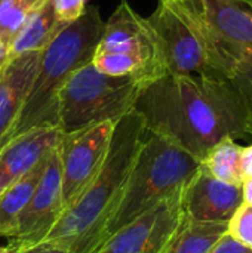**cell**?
<instances>
[{
    "mask_svg": "<svg viewBox=\"0 0 252 253\" xmlns=\"http://www.w3.org/2000/svg\"><path fill=\"white\" fill-rule=\"evenodd\" d=\"M7 61H9V49L0 42V70L6 65Z\"/></svg>",
    "mask_w": 252,
    "mask_h": 253,
    "instance_id": "28",
    "label": "cell"
},
{
    "mask_svg": "<svg viewBox=\"0 0 252 253\" xmlns=\"http://www.w3.org/2000/svg\"><path fill=\"white\" fill-rule=\"evenodd\" d=\"M95 53H125L141 59L154 80L166 76L160 58L156 34L147 18L132 10L122 0L110 19L104 24V33Z\"/></svg>",
    "mask_w": 252,
    "mask_h": 253,
    "instance_id": "10",
    "label": "cell"
},
{
    "mask_svg": "<svg viewBox=\"0 0 252 253\" xmlns=\"http://www.w3.org/2000/svg\"><path fill=\"white\" fill-rule=\"evenodd\" d=\"M114 126L116 122L110 120L71 133H62L59 162L61 193L65 211L82 197L102 169L110 151Z\"/></svg>",
    "mask_w": 252,
    "mask_h": 253,
    "instance_id": "8",
    "label": "cell"
},
{
    "mask_svg": "<svg viewBox=\"0 0 252 253\" xmlns=\"http://www.w3.org/2000/svg\"><path fill=\"white\" fill-rule=\"evenodd\" d=\"M64 211L58 144V147L50 153L45 173L19 218L15 237L12 239L13 245L18 249H24L45 242L62 216Z\"/></svg>",
    "mask_w": 252,
    "mask_h": 253,
    "instance_id": "11",
    "label": "cell"
},
{
    "mask_svg": "<svg viewBox=\"0 0 252 253\" xmlns=\"http://www.w3.org/2000/svg\"><path fill=\"white\" fill-rule=\"evenodd\" d=\"M227 233V222H199L184 216L165 253H209Z\"/></svg>",
    "mask_w": 252,
    "mask_h": 253,
    "instance_id": "17",
    "label": "cell"
},
{
    "mask_svg": "<svg viewBox=\"0 0 252 253\" xmlns=\"http://www.w3.org/2000/svg\"><path fill=\"white\" fill-rule=\"evenodd\" d=\"M241 169H242L244 179L252 178V144H250L248 147H242Z\"/></svg>",
    "mask_w": 252,
    "mask_h": 253,
    "instance_id": "26",
    "label": "cell"
},
{
    "mask_svg": "<svg viewBox=\"0 0 252 253\" xmlns=\"http://www.w3.org/2000/svg\"><path fill=\"white\" fill-rule=\"evenodd\" d=\"M147 21L156 34L166 74L224 76L221 62L211 44L175 3L160 1Z\"/></svg>",
    "mask_w": 252,
    "mask_h": 253,
    "instance_id": "6",
    "label": "cell"
},
{
    "mask_svg": "<svg viewBox=\"0 0 252 253\" xmlns=\"http://www.w3.org/2000/svg\"><path fill=\"white\" fill-rule=\"evenodd\" d=\"M227 234L252 251V206L242 203L227 222Z\"/></svg>",
    "mask_w": 252,
    "mask_h": 253,
    "instance_id": "22",
    "label": "cell"
},
{
    "mask_svg": "<svg viewBox=\"0 0 252 253\" xmlns=\"http://www.w3.org/2000/svg\"><path fill=\"white\" fill-rule=\"evenodd\" d=\"M19 249L15 246V245H10V246H0V253H18Z\"/></svg>",
    "mask_w": 252,
    "mask_h": 253,
    "instance_id": "29",
    "label": "cell"
},
{
    "mask_svg": "<svg viewBox=\"0 0 252 253\" xmlns=\"http://www.w3.org/2000/svg\"><path fill=\"white\" fill-rule=\"evenodd\" d=\"M181 203L187 219L199 222H229L244 203L242 187L223 182L201 166L186 185Z\"/></svg>",
    "mask_w": 252,
    "mask_h": 253,
    "instance_id": "12",
    "label": "cell"
},
{
    "mask_svg": "<svg viewBox=\"0 0 252 253\" xmlns=\"http://www.w3.org/2000/svg\"><path fill=\"white\" fill-rule=\"evenodd\" d=\"M199 168L201 162L193 156L146 130L120 205L108 225L107 240L144 212L183 193Z\"/></svg>",
    "mask_w": 252,
    "mask_h": 253,
    "instance_id": "4",
    "label": "cell"
},
{
    "mask_svg": "<svg viewBox=\"0 0 252 253\" xmlns=\"http://www.w3.org/2000/svg\"><path fill=\"white\" fill-rule=\"evenodd\" d=\"M159 1H165V3H168V1H174V0H159Z\"/></svg>",
    "mask_w": 252,
    "mask_h": 253,
    "instance_id": "30",
    "label": "cell"
},
{
    "mask_svg": "<svg viewBox=\"0 0 252 253\" xmlns=\"http://www.w3.org/2000/svg\"><path fill=\"white\" fill-rule=\"evenodd\" d=\"M104 24L97 7H86L79 19L64 27L42 50L12 139L33 127H58L59 93L77 70L92 62L104 33Z\"/></svg>",
    "mask_w": 252,
    "mask_h": 253,
    "instance_id": "3",
    "label": "cell"
},
{
    "mask_svg": "<svg viewBox=\"0 0 252 253\" xmlns=\"http://www.w3.org/2000/svg\"><path fill=\"white\" fill-rule=\"evenodd\" d=\"M209 253H252V251L236 242L230 234L226 233Z\"/></svg>",
    "mask_w": 252,
    "mask_h": 253,
    "instance_id": "24",
    "label": "cell"
},
{
    "mask_svg": "<svg viewBox=\"0 0 252 253\" xmlns=\"http://www.w3.org/2000/svg\"><path fill=\"white\" fill-rule=\"evenodd\" d=\"M134 111L146 130L199 162L224 138H247L244 101L224 76L166 74L141 90Z\"/></svg>",
    "mask_w": 252,
    "mask_h": 253,
    "instance_id": "1",
    "label": "cell"
},
{
    "mask_svg": "<svg viewBox=\"0 0 252 253\" xmlns=\"http://www.w3.org/2000/svg\"><path fill=\"white\" fill-rule=\"evenodd\" d=\"M144 135L146 127L134 110L116 122L102 169L82 197L62 213L46 240L62 245L71 253H97L104 246Z\"/></svg>",
    "mask_w": 252,
    "mask_h": 253,
    "instance_id": "2",
    "label": "cell"
},
{
    "mask_svg": "<svg viewBox=\"0 0 252 253\" xmlns=\"http://www.w3.org/2000/svg\"><path fill=\"white\" fill-rule=\"evenodd\" d=\"M37 0H0V42L9 49Z\"/></svg>",
    "mask_w": 252,
    "mask_h": 253,
    "instance_id": "20",
    "label": "cell"
},
{
    "mask_svg": "<svg viewBox=\"0 0 252 253\" xmlns=\"http://www.w3.org/2000/svg\"><path fill=\"white\" fill-rule=\"evenodd\" d=\"M94 67L108 76H126V74H140L149 84L154 82L146 64L132 55L125 53H95L92 58Z\"/></svg>",
    "mask_w": 252,
    "mask_h": 253,
    "instance_id": "21",
    "label": "cell"
},
{
    "mask_svg": "<svg viewBox=\"0 0 252 253\" xmlns=\"http://www.w3.org/2000/svg\"><path fill=\"white\" fill-rule=\"evenodd\" d=\"M149 82L140 74L108 76L92 62L77 70L59 93L58 127L71 133L102 122H117L134 110Z\"/></svg>",
    "mask_w": 252,
    "mask_h": 253,
    "instance_id": "5",
    "label": "cell"
},
{
    "mask_svg": "<svg viewBox=\"0 0 252 253\" xmlns=\"http://www.w3.org/2000/svg\"><path fill=\"white\" fill-rule=\"evenodd\" d=\"M242 199H244L245 205L252 206V178L244 179V184H242Z\"/></svg>",
    "mask_w": 252,
    "mask_h": 253,
    "instance_id": "27",
    "label": "cell"
},
{
    "mask_svg": "<svg viewBox=\"0 0 252 253\" xmlns=\"http://www.w3.org/2000/svg\"><path fill=\"white\" fill-rule=\"evenodd\" d=\"M241 154L242 145L232 138H224L208 151L205 159L201 162V166L214 178L242 187L244 175L241 169Z\"/></svg>",
    "mask_w": 252,
    "mask_h": 253,
    "instance_id": "18",
    "label": "cell"
},
{
    "mask_svg": "<svg viewBox=\"0 0 252 253\" xmlns=\"http://www.w3.org/2000/svg\"><path fill=\"white\" fill-rule=\"evenodd\" d=\"M227 79L239 92L247 111V136L252 139V50H239L229 55Z\"/></svg>",
    "mask_w": 252,
    "mask_h": 253,
    "instance_id": "19",
    "label": "cell"
},
{
    "mask_svg": "<svg viewBox=\"0 0 252 253\" xmlns=\"http://www.w3.org/2000/svg\"><path fill=\"white\" fill-rule=\"evenodd\" d=\"M50 153L28 173H25L0 194V236L9 239L15 237L19 218L45 173Z\"/></svg>",
    "mask_w": 252,
    "mask_h": 253,
    "instance_id": "16",
    "label": "cell"
},
{
    "mask_svg": "<svg viewBox=\"0 0 252 253\" xmlns=\"http://www.w3.org/2000/svg\"><path fill=\"white\" fill-rule=\"evenodd\" d=\"M61 138L59 127L42 126L33 127L7 142L0 150V194L55 150Z\"/></svg>",
    "mask_w": 252,
    "mask_h": 253,
    "instance_id": "13",
    "label": "cell"
},
{
    "mask_svg": "<svg viewBox=\"0 0 252 253\" xmlns=\"http://www.w3.org/2000/svg\"><path fill=\"white\" fill-rule=\"evenodd\" d=\"M97 253H100V252H97Z\"/></svg>",
    "mask_w": 252,
    "mask_h": 253,
    "instance_id": "31",
    "label": "cell"
},
{
    "mask_svg": "<svg viewBox=\"0 0 252 253\" xmlns=\"http://www.w3.org/2000/svg\"><path fill=\"white\" fill-rule=\"evenodd\" d=\"M217 53L224 76L230 53L252 50V0H174Z\"/></svg>",
    "mask_w": 252,
    "mask_h": 253,
    "instance_id": "7",
    "label": "cell"
},
{
    "mask_svg": "<svg viewBox=\"0 0 252 253\" xmlns=\"http://www.w3.org/2000/svg\"><path fill=\"white\" fill-rule=\"evenodd\" d=\"M64 27L67 25L56 16L55 0H37L25 24L9 47V58L25 52L43 50Z\"/></svg>",
    "mask_w": 252,
    "mask_h": 253,
    "instance_id": "15",
    "label": "cell"
},
{
    "mask_svg": "<svg viewBox=\"0 0 252 253\" xmlns=\"http://www.w3.org/2000/svg\"><path fill=\"white\" fill-rule=\"evenodd\" d=\"M42 50L9 58L0 70V150L12 139L16 120L34 80Z\"/></svg>",
    "mask_w": 252,
    "mask_h": 253,
    "instance_id": "14",
    "label": "cell"
},
{
    "mask_svg": "<svg viewBox=\"0 0 252 253\" xmlns=\"http://www.w3.org/2000/svg\"><path fill=\"white\" fill-rule=\"evenodd\" d=\"M184 191V190H183ZM183 193L159 203L114 233L100 253H165L184 219Z\"/></svg>",
    "mask_w": 252,
    "mask_h": 253,
    "instance_id": "9",
    "label": "cell"
},
{
    "mask_svg": "<svg viewBox=\"0 0 252 253\" xmlns=\"http://www.w3.org/2000/svg\"><path fill=\"white\" fill-rule=\"evenodd\" d=\"M85 9V0H55L56 16L65 25L79 19Z\"/></svg>",
    "mask_w": 252,
    "mask_h": 253,
    "instance_id": "23",
    "label": "cell"
},
{
    "mask_svg": "<svg viewBox=\"0 0 252 253\" xmlns=\"http://www.w3.org/2000/svg\"><path fill=\"white\" fill-rule=\"evenodd\" d=\"M18 253H71L67 248H64L62 245H58V243H53V242H49V240H45V242H40L37 245H33V246H28V248H24V249H19Z\"/></svg>",
    "mask_w": 252,
    "mask_h": 253,
    "instance_id": "25",
    "label": "cell"
}]
</instances>
